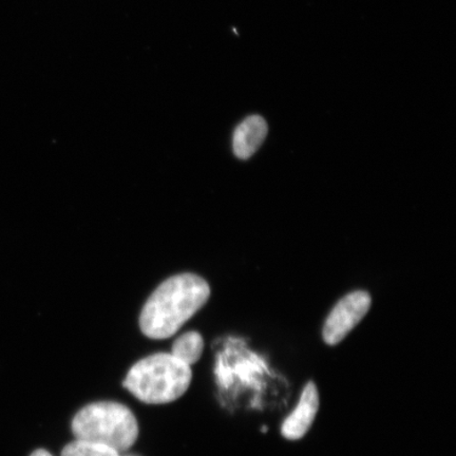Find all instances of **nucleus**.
<instances>
[{
	"label": "nucleus",
	"instance_id": "nucleus-1",
	"mask_svg": "<svg viewBox=\"0 0 456 456\" xmlns=\"http://www.w3.org/2000/svg\"><path fill=\"white\" fill-rule=\"evenodd\" d=\"M209 285L195 273L167 279L152 293L140 316L142 333L151 339H167L207 304Z\"/></svg>",
	"mask_w": 456,
	"mask_h": 456
},
{
	"label": "nucleus",
	"instance_id": "nucleus-9",
	"mask_svg": "<svg viewBox=\"0 0 456 456\" xmlns=\"http://www.w3.org/2000/svg\"><path fill=\"white\" fill-rule=\"evenodd\" d=\"M30 456H53L47 450L45 449H37L36 452H32Z\"/></svg>",
	"mask_w": 456,
	"mask_h": 456
},
{
	"label": "nucleus",
	"instance_id": "nucleus-6",
	"mask_svg": "<svg viewBox=\"0 0 456 456\" xmlns=\"http://www.w3.org/2000/svg\"><path fill=\"white\" fill-rule=\"evenodd\" d=\"M267 131L269 127L264 118L252 116L245 118L233 133L232 148L235 156L241 159L254 156L265 142Z\"/></svg>",
	"mask_w": 456,
	"mask_h": 456
},
{
	"label": "nucleus",
	"instance_id": "nucleus-3",
	"mask_svg": "<svg viewBox=\"0 0 456 456\" xmlns=\"http://www.w3.org/2000/svg\"><path fill=\"white\" fill-rule=\"evenodd\" d=\"M71 430L76 440L105 444L118 453L127 452L139 437L135 415L117 402L87 404L74 415Z\"/></svg>",
	"mask_w": 456,
	"mask_h": 456
},
{
	"label": "nucleus",
	"instance_id": "nucleus-4",
	"mask_svg": "<svg viewBox=\"0 0 456 456\" xmlns=\"http://www.w3.org/2000/svg\"><path fill=\"white\" fill-rule=\"evenodd\" d=\"M370 307V297L367 292L357 290L346 295L335 305L324 323V342L329 346L338 345L362 321Z\"/></svg>",
	"mask_w": 456,
	"mask_h": 456
},
{
	"label": "nucleus",
	"instance_id": "nucleus-2",
	"mask_svg": "<svg viewBox=\"0 0 456 456\" xmlns=\"http://www.w3.org/2000/svg\"><path fill=\"white\" fill-rule=\"evenodd\" d=\"M191 379V366L171 353H157L135 362L123 386L142 403L165 404L183 396Z\"/></svg>",
	"mask_w": 456,
	"mask_h": 456
},
{
	"label": "nucleus",
	"instance_id": "nucleus-5",
	"mask_svg": "<svg viewBox=\"0 0 456 456\" xmlns=\"http://www.w3.org/2000/svg\"><path fill=\"white\" fill-rule=\"evenodd\" d=\"M319 409L317 387L310 381L301 393L298 406L283 421L281 435L289 441H298L310 430Z\"/></svg>",
	"mask_w": 456,
	"mask_h": 456
},
{
	"label": "nucleus",
	"instance_id": "nucleus-7",
	"mask_svg": "<svg viewBox=\"0 0 456 456\" xmlns=\"http://www.w3.org/2000/svg\"><path fill=\"white\" fill-rule=\"evenodd\" d=\"M203 351V338L201 334L195 332V330H190V332L179 336L171 346V354L191 367L199 362Z\"/></svg>",
	"mask_w": 456,
	"mask_h": 456
},
{
	"label": "nucleus",
	"instance_id": "nucleus-8",
	"mask_svg": "<svg viewBox=\"0 0 456 456\" xmlns=\"http://www.w3.org/2000/svg\"><path fill=\"white\" fill-rule=\"evenodd\" d=\"M61 456H121L116 450L99 443L76 440L61 450Z\"/></svg>",
	"mask_w": 456,
	"mask_h": 456
}]
</instances>
